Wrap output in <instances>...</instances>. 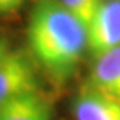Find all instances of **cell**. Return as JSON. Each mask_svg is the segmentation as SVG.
Instances as JSON below:
<instances>
[{
	"instance_id": "obj_1",
	"label": "cell",
	"mask_w": 120,
	"mask_h": 120,
	"mask_svg": "<svg viewBox=\"0 0 120 120\" xmlns=\"http://www.w3.org/2000/svg\"><path fill=\"white\" fill-rule=\"evenodd\" d=\"M27 38L35 59L56 82L67 80L88 49L86 26L61 0H35Z\"/></svg>"
},
{
	"instance_id": "obj_2",
	"label": "cell",
	"mask_w": 120,
	"mask_h": 120,
	"mask_svg": "<svg viewBox=\"0 0 120 120\" xmlns=\"http://www.w3.org/2000/svg\"><path fill=\"white\" fill-rule=\"evenodd\" d=\"M88 51L94 57L120 45V0H103L87 27Z\"/></svg>"
},
{
	"instance_id": "obj_3",
	"label": "cell",
	"mask_w": 120,
	"mask_h": 120,
	"mask_svg": "<svg viewBox=\"0 0 120 120\" xmlns=\"http://www.w3.org/2000/svg\"><path fill=\"white\" fill-rule=\"evenodd\" d=\"M35 91L38 80L30 60L20 52H8L0 61V104Z\"/></svg>"
},
{
	"instance_id": "obj_4",
	"label": "cell",
	"mask_w": 120,
	"mask_h": 120,
	"mask_svg": "<svg viewBox=\"0 0 120 120\" xmlns=\"http://www.w3.org/2000/svg\"><path fill=\"white\" fill-rule=\"evenodd\" d=\"M72 111L76 120H120V101L87 84L73 99Z\"/></svg>"
},
{
	"instance_id": "obj_5",
	"label": "cell",
	"mask_w": 120,
	"mask_h": 120,
	"mask_svg": "<svg viewBox=\"0 0 120 120\" xmlns=\"http://www.w3.org/2000/svg\"><path fill=\"white\" fill-rule=\"evenodd\" d=\"M88 84L120 101V45L95 57Z\"/></svg>"
},
{
	"instance_id": "obj_6",
	"label": "cell",
	"mask_w": 120,
	"mask_h": 120,
	"mask_svg": "<svg viewBox=\"0 0 120 120\" xmlns=\"http://www.w3.org/2000/svg\"><path fill=\"white\" fill-rule=\"evenodd\" d=\"M0 120H52L51 105L38 91L23 94L0 104Z\"/></svg>"
},
{
	"instance_id": "obj_7",
	"label": "cell",
	"mask_w": 120,
	"mask_h": 120,
	"mask_svg": "<svg viewBox=\"0 0 120 120\" xmlns=\"http://www.w3.org/2000/svg\"><path fill=\"white\" fill-rule=\"evenodd\" d=\"M61 3L87 28L92 22L95 13L98 12L99 7L101 5L103 0H61Z\"/></svg>"
},
{
	"instance_id": "obj_8",
	"label": "cell",
	"mask_w": 120,
	"mask_h": 120,
	"mask_svg": "<svg viewBox=\"0 0 120 120\" xmlns=\"http://www.w3.org/2000/svg\"><path fill=\"white\" fill-rule=\"evenodd\" d=\"M26 0H0V13H9L16 11Z\"/></svg>"
},
{
	"instance_id": "obj_9",
	"label": "cell",
	"mask_w": 120,
	"mask_h": 120,
	"mask_svg": "<svg viewBox=\"0 0 120 120\" xmlns=\"http://www.w3.org/2000/svg\"><path fill=\"white\" fill-rule=\"evenodd\" d=\"M8 52L9 51H8V48H7V45H5L4 40H3V39H0V61L8 55Z\"/></svg>"
}]
</instances>
